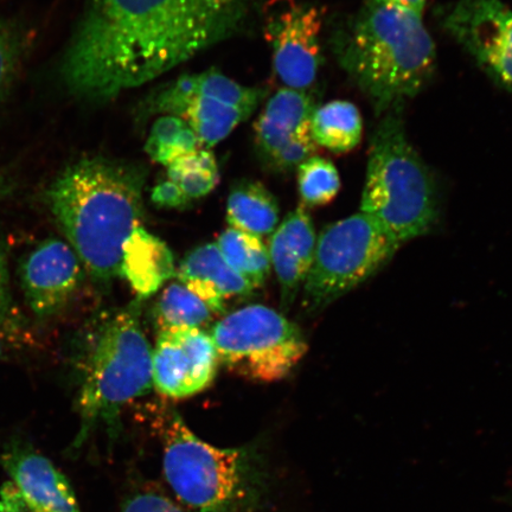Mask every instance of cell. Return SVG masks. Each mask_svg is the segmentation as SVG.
<instances>
[{"mask_svg":"<svg viewBox=\"0 0 512 512\" xmlns=\"http://www.w3.org/2000/svg\"><path fill=\"white\" fill-rule=\"evenodd\" d=\"M222 366L248 381L285 379L309 345L298 325L264 305H249L224 317L210 332Z\"/></svg>","mask_w":512,"mask_h":512,"instance_id":"cell-8","label":"cell"},{"mask_svg":"<svg viewBox=\"0 0 512 512\" xmlns=\"http://www.w3.org/2000/svg\"><path fill=\"white\" fill-rule=\"evenodd\" d=\"M0 512H31L11 482L0 489Z\"/></svg>","mask_w":512,"mask_h":512,"instance_id":"cell-30","label":"cell"},{"mask_svg":"<svg viewBox=\"0 0 512 512\" xmlns=\"http://www.w3.org/2000/svg\"><path fill=\"white\" fill-rule=\"evenodd\" d=\"M400 243L373 219L358 213L325 228L317 238L304 283L303 306L317 313L386 266Z\"/></svg>","mask_w":512,"mask_h":512,"instance_id":"cell-7","label":"cell"},{"mask_svg":"<svg viewBox=\"0 0 512 512\" xmlns=\"http://www.w3.org/2000/svg\"><path fill=\"white\" fill-rule=\"evenodd\" d=\"M224 260L255 288L271 273L270 253L259 236L228 228L216 242Z\"/></svg>","mask_w":512,"mask_h":512,"instance_id":"cell-21","label":"cell"},{"mask_svg":"<svg viewBox=\"0 0 512 512\" xmlns=\"http://www.w3.org/2000/svg\"><path fill=\"white\" fill-rule=\"evenodd\" d=\"M213 315V310L179 281L165 288L155 307L159 332L201 329Z\"/></svg>","mask_w":512,"mask_h":512,"instance_id":"cell-22","label":"cell"},{"mask_svg":"<svg viewBox=\"0 0 512 512\" xmlns=\"http://www.w3.org/2000/svg\"><path fill=\"white\" fill-rule=\"evenodd\" d=\"M445 28L480 66L512 88V10L503 0H458Z\"/></svg>","mask_w":512,"mask_h":512,"instance_id":"cell-12","label":"cell"},{"mask_svg":"<svg viewBox=\"0 0 512 512\" xmlns=\"http://www.w3.org/2000/svg\"><path fill=\"white\" fill-rule=\"evenodd\" d=\"M145 171L104 157L64 169L46 192L57 226L98 283L121 277L124 246L142 226Z\"/></svg>","mask_w":512,"mask_h":512,"instance_id":"cell-2","label":"cell"},{"mask_svg":"<svg viewBox=\"0 0 512 512\" xmlns=\"http://www.w3.org/2000/svg\"><path fill=\"white\" fill-rule=\"evenodd\" d=\"M166 168L168 178L181 188L189 201L206 197L220 182L216 158L207 149H198L179 157Z\"/></svg>","mask_w":512,"mask_h":512,"instance_id":"cell-24","label":"cell"},{"mask_svg":"<svg viewBox=\"0 0 512 512\" xmlns=\"http://www.w3.org/2000/svg\"><path fill=\"white\" fill-rule=\"evenodd\" d=\"M279 204L259 182L236 184L228 197L227 221L230 228L255 236H265L277 229Z\"/></svg>","mask_w":512,"mask_h":512,"instance_id":"cell-19","label":"cell"},{"mask_svg":"<svg viewBox=\"0 0 512 512\" xmlns=\"http://www.w3.org/2000/svg\"><path fill=\"white\" fill-rule=\"evenodd\" d=\"M335 55L377 113L396 110L426 86L435 47L422 16L367 0L332 38Z\"/></svg>","mask_w":512,"mask_h":512,"instance_id":"cell-3","label":"cell"},{"mask_svg":"<svg viewBox=\"0 0 512 512\" xmlns=\"http://www.w3.org/2000/svg\"><path fill=\"white\" fill-rule=\"evenodd\" d=\"M219 364L208 332L202 329L159 332L152 350L153 387L165 398H190L211 386Z\"/></svg>","mask_w":512,"mask_h":512,"instance_id":"cell-11","label":"cell"},{"mask_svg":"<svg viewBox=\"0 0 512 512\" xmlns=\"http://www.w3.org/2000/svg\"><path fill=\"white\" fill-rule=\"evenodd\" d=\"M201 146L200 140L184 120L175 115H162L151 128L145 151L153 162L168 166Z\"/></svg>","mask_w":512,"mask_h":512,"instance_id":"cell-25","label":"cell"},{"mask_svg":"<svg viewBox=\"0 0 512 512\" xmlns=\"http://www.w3.org/2000/svg\"><path fill=\"white\" fill-rule=\"evenodd\" d=\"M377 2L394 6V8L411 11L420 16H422V12H424L426 6V0H377Z\"/></svg>","mask_w":512,"mask_h":512,"instance_id":"cell-31","label":"cell"},{"mask_svg":"<svg viewBox=\"0 0 512 512\" xmlns=\"http://www.w3.org/2000/svg\"><path fill=\"white\" fill-rule=\"evenodd\" d=\"M298 188L304 207H323L335 200L341 179L329 159L313 156L298 166Z\"/></svg>","mask_w":512,"mask_h":512,"instance_id":"cell-26","label":"cell"},{"mask_svg":"<svg viewBox=\"0 0 512 512\" xmlns=\"http://www.w3.org/2000/svg\"><path fill=\"white\" fill-rule=\"evenodd\" d=\"M16 190V181L9 172L0 171V203L8 200Z\"/></svg>","mask_w":512,"mask_h":512,"instance_id":"cell-32","label":"cell"},{"mask_svg":"<svg viewBox=\"0 0 512 512\" xmlns=\"http://www.w3.org/2000/svg\"><path fill=\"white\" fill-rule=\"evenodd\" d=\"M138 298L124 309L95 319L78 356L76 412L80 432L72 450H80L101 425L117 428L121 409L153 387L152 349L140 323Z\"/></svg>","mask_w":512,"mask_h":512,"instance_id":"cell-5","label":"cell"},{"mask_svg":"<svg viewBox=\"0 0 512 512\" xmlns=\"http://www.w3.org/2000/svg\"><path fill=\"white\" fill-rule=\"evenodd\" d=\"M399 111L382 119L371 140L361 213L402 245L431 232L438 201L430 172L408 142Z\"/></svg>","mask_w":512,"mask_h":512,"instance_id":"cell-6","label":"cell"},{"mask_svg":"<svg viewBox=\"0 0 512 512\" xmlns=\"http://www.w3.org/2000/svg\"><path fill=\"white\" fill-rule=\"evenodd\" d=\"M362 132L360 111L351 102L331 101L313 111L312 138L325 149L335 153L354 150L361 142Z\"/></svg>","mask_w":512,"mask_h":512,"instance_id":"cell-20","label":"cell"},{"mask_svg":"<svg viewBox=\"0 0 512 512\" xmlns=\"http://www.w3.org/2000/svg\"><path fill=\"white\" fill-rule=\"evenodd\" d=\"M0 463L31 512H81L68 479L28 441H9Z\"/></svg>","mask_w":512,"mask_h":512,"instance_id":"cell-14","label":"cell"},{"mask_svg":"<svg viewBox=\"0 0 512 512\" xmlns=\"http://www.w3.org/2000/svg\"><path fill=\"white\" fill-rule=\"evenodd\" d=\"M316 242L315 228L304 206L288 215L272 235L268 253L279 281L283 309L292 305L305 283Z\"/></svg>","mask_w":512,"mask_h":512,"instance_id":"cell-16","label":"cell"},{"mask_svg":"<svg viewBox=\"0 0 512 512\" xmlns=\"http://www.w3.org/2000/svg\"><path fill=\"white\" fill-rule=\"evenodd\" d=\"M313 111L310 96L297 89L281 88L268 100L254 125L256 147L268 168L290 171L315 156Z\"/></svg>","mask_w":512,"mask_h":512,"instance_id":"cell-10","label":"cell"},{"mask_svg":"<svg viewBox=\"0 0 512 512\" xmlns=\"http://www.w3.org/2000/svg\"><path fill=\"white\" fill-rule=\"evenodd\" d=\"M253 0H91L64 54L76 98L104 102L235 34Z\"/></svg>","mask_w":512,"mask_h":512,"instance_id":"cell-1","label":"cell"},{"mask_svg":"<svg viewBox=\"0 0 512 512\" xmlns=\"http://www.w3.org/2000/svg\"><path fill=\"white\" fill-rule=\"evenodd\" d=\"M151 200L163 209H181L187 207L189 200L175 182L166 177L152 190Z\"/></svg>","mask_w":512,"mask_h":512,"instance_id":"cell-29","label":"cell"},{"mask_svg":"<svg viewBox=\"0 0 512 512\" xmlns=\"http://www.w3.org/2000/svg\"><path fill=\"white\" fill-rule=\"evenodd\" d=\"M322 24V12L315 6L293 0H275L267 6L265 37L275 73L286 88L305 91L316 81Z\"/></svg>","mask_w":512,"mask_h":512,"instance_id":"cell-9","label":"cell"},{"mask_svg":"<svg viewBox=\"0 0 512 512\" xmlns=\"http://www.w3.org/2000/svg\"><path fill=\"white\" fill-rule=\"evenodd\" d=\"M147 110L181 118L201 145L207 147L222 142L252 114L197 93L192 86V75H184L160 89L147 102Z\"/></svg>","mask_w":512,"mask_h":512,"instance_id":"cell-15","label":"cell"},{"mask_svg":"<svg viewBox=\"0 0 512 512\" xmlns=\"http://www.w3.org/2000/svg\"><path fill=\"white\" fill-rule=\"evenodd\" d=\"M153 427L163 444L166 482L192 512H260L270 499V465L259 446L219 448L189 430L164 407Z\"/></svg>","mask_w":512,"mask_h":512,"instance_id":"cell-4","label":"cell"},{"mask_svg":"<svg viewBox=\"0 0 512 512\" xmlns=\"http://www.w3.org/2000/svg\"><path fill=\"white\" fill-rule=\"evenodd\" d=\"M29 31L21 24L0 19V101L16 79L29 48Z\"/></svg>","mask_w":512,"mask_h":512,"instance_id":"cell-27","label":"cell"},{"mask_svg":"<svg viewBox=\"0 0 512 512\" xmlns=\"http://www.w3.org/2000/svg\"><path fill=\"white\" fill-rule=\"evenodd\" d=\"M29 343L27 320L11 290L8 252L0 236V361L15 355Z\"/></svg>","mask_w":512,"mask_h":512,"instance_id":"cell-23","label":"cell"},{"mask_svg":"<svg viewBox=\"0 0 512 512\" xmlns=\"http://www.w3.org/2000/svg\"><path fill=\"white\" fill-rule=\"evenodd\" d=\"M179 283L200 297L214 313H221L226 300L247 297L255 287L224 260L216 243H208L190 252L179 266Z\"/></svg>","mask_w":512,"mask_h":512,"instance_id":"cell-17","label":"cell"},{"mask_svg":"<svg viewBox=\"0 0 512 512\" xmlns=\"http://www.w3.org/2000/svg\"><path fill=\"white\" fill-rule=\"evenodd\" d=\"M82 262L73 247L61 239H44L24 256L19 280L32 315L49 320L72 302L83 280Z\"/></svg>","mask_w":512,"mask_h":512,"instance_id":"cell-13","label":"cell"},{"mask_svg":"<svg viewBox=\"0 0 512 512\" xmlns=\"http://www.w3.org/2000/svg\"><path fill=\"white\" fill-rule=\"evenodd\" d=\"M120 512H185L171 498L158 491L146 490L128 497Z\"/></svg>","mask_w":512,"mask_h":512,"instance_id":"cell-28","label":"cell"},{"mask_svg":"<svg viewBox=\"0 0 512 512\" xmlns=\"http://www.w3.org/2000/svg\"><path fill=\"white\" fill-rule=\"evenodd\" d=\"M174 255L166 243L139 226L127 239L121 277L132 286L138 298L145 299L157 293L176 275Z\"/></svg>","mask_w":512,"mask_h":512,"instance_id":"cell-18","label":"cell"}]
</instances>
